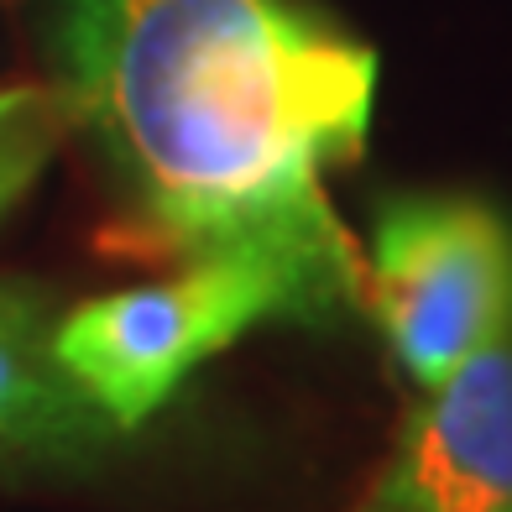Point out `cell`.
<instances>
[{
    "mask_svg": "<svg viewBox=\"0 0 512 512\" xmlns=\"http://www.w3.org/2000/svg\"><path fill=\"white\" fill-rule=\"evenodd\" d=\"M63 126H68V110L58 100V89L0 84V220L42 178L48 157L58 152Z\"/></svg>",
    "mask_w": 512,
    "mask_h": 512,
    "instance_id": "cell-6",
    "label": "cell"
},
{
    "mask_svg": "<svg viewBox=\"0 0 512 512\" xmlns=\"http://www.w3.org/2000/svg\"><path fill=\"white\" fill-rule=\"evenodd\" d=\"M361 314H371L413 387L512 330V230L465 194L382 199L361 241Z\"/></svg>",
    "mask_w": 512,
    "mask_h": 512,
    "instance_id": "cell-3",
    "label": "cell"
},
{
    "mask_svg": "<svg viewBox=\"0 0 512 512\" xmlns=\"http://www.w3.org/2000/svg\"><path fill=\"white\" fill-rule=\"evenodd\" d=\"M53 89L136 246L283 272L314 330L361 314L330 173L371 136L366 42L298 0H58Z\"/></svg>",
    "mask_w": 512,
    "mask_h": 512,
    "instance_id": "cell-1",
    "label": "cell"
},
{
    "mask_svg": "<svg viewBox=\"0 0 512 512\" xmlns=\"http://www.w3.org/2000/svg\"><path fill=\"white\" fill-rule=\"evenodd\" d=\"M53 324V293L0 283V471H79L115 445L110 418L58 366Z\"/></svg>",
    "mask_w": 512,
    "mask_h": 512,
    "instance_id": "cell-5",
    "label": "cell"
},
{
    "mask_svg": "<svg viewBox=\"0 0 512 512\" xmlns=\"http://www.w3.org/2000/svg\"><path fill=\"white\" fill-rule=\"evenodd\" d=\"M351 512H512V330L418 387Z\"/></svg>",
    "mask_w": 512,
    "mask_h": 512,
    "instance_id": "cell-4",
    "label": "cell"
},
{
    "mask_svg": "<svg viewBox=\"0 0 512 512\" xmlns=\"http://www.w3.org/2000/svg\"><path fill=\"white\" fill-rule=\"evenodd\" d=\"M309 324V309L283 272L256 262H178L162 283L84 298L58 309L53 351L74 387L95 403L115 434L142 429L157 408L230 351L256 324Z\"/></svg>",
    "mask_w": 512,
    "mask_h": 512,
    "instance_id": "cell-2",
    "label": "cell"
}]
</instances>
